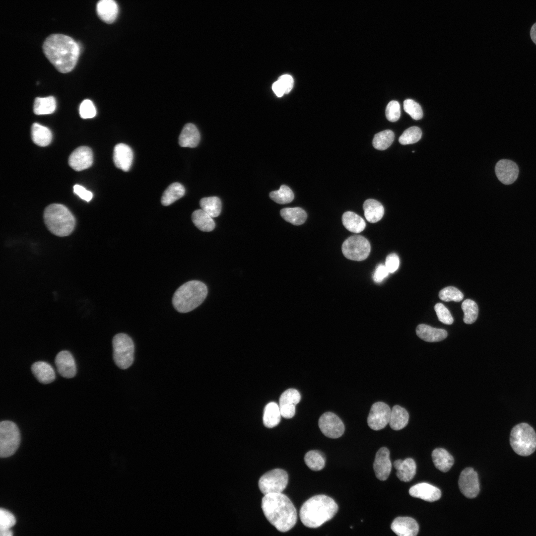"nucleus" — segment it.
Instances as JSON below:
<instances>
[{
  "mask_svg": "<svg viewBox=\"0 0 536 536\" xmlns=\"http://www.w3.org/2000/svg\"><path fill=\"white\" fill-rule=\"evenodd\" d=\"M391 409L384 402H378L371 406L367 418L369 427L374 430L385 428L389 423Z\"/></svg>",
  "mask_w": 536,
  "mask_h": 536,
  "instance_id": "nucleus-12",
  "label": "nucleus"
},
{
  "mask_svg": "<svg viewBox=\"0 0 536 536\" xmlns=\"http://www.w3.org/2000/svg\"><path fill=\"white\" fill-rule=\"evenodd\" d=\"M391 528L399 536H415L419 531L416 521L408 517H399L393 521Z\"/></svg>",
  "mask_w": 536,
  "mask_h": 536,
  "instance_id": "nucleus-19",
  "label": "nucleus"
},
{
  "mask_svg": "<svg viewBox=\"0 0 536 536\" xmlns=\"http://www.w3.org/2000/svg\"><path fill=\"white\" fill-rule=\"evenodd\" d=\"M270 198L279 204H286L291 202L294 198L292 191L288 186L282 185L278 190L269 193Z\"/></svg>",
  "mask_w": 536,
  "mask_h": 536,
  "instance_id": "nucleus-40",
  "label": "nucleus"
},
{
  "mask_svg": "<svg viewBox=\"0 0 536 536\" xmlns=\"http://www.w3.org/2000/svg\"><path fill=\"white\" fill-rule=\"evenodd\" d=\"M206 285L199 280H191L180 286L172 298L174 308L179 312H189L205 300L207 295Z\"/></svg>",
  "mask_w": 536,
  "mask_h": 536,
  "instance_id": "nucleus-4",
  "label": "nucleus"
},
{
  "mask_svg": "<svg viewBox=\"0 0 536 536\" xmlns=\"http://www.w3.org/2000/svg\"><path fill=\"white\" fill-rule=\"evenodd\" d=\"M434 309L439 321L446 325L453 324V318L449 310L443 304L437 303Z\"/></svg>",
  "mask_w": 536,
  "mask_h": 536,
  "instance_id": "nucleus-46",
  "label": "nucleus"
},
{
  "mask_svg": "<svg viewBox=\"0 0 536 536\" xmlns=\"http://www.w3.org/2000/svg\"><path fill=\"white\" fill-rule=\"evenodd\" d=\"M12 531L10 530L0 532V536H12Z\"/></svg>",
  "mask_w": 536,
  "mask_h": 536,
  "instance_id": "nucleus-55",
  "label": "nucleus"
},
{
  "mask_svg": "<svg viewBox=\"0 0 536 536\" xmlns=\"http://www.w3.org/2000/svg\"><path fill=\"white\" fill-rule=\"evenodd\" d=\"M281 416L279 405L274 402H270L266 405L264 409V424L268 428H273L279 424Z\"/></svg>",
  "mask_w": 536,
  "mask_h": 536,
  "instance_id": "nucleus-33",
  "label": "nucleus"
},
{
  "mask_svg": "<svg viewBox=\"0 0 536 536\" xmlns=\"http://www.w3.org/2000/svg\"><path fill=\"white\" fill-rule=\"evenodd\" d=\"M409 494L412 497L430 502L439 500L441 496L438 488L426 482L417 483L410 487Z\"/></svg>",
  "mask_w": 536,
  "mask_h": 536,
  "instance_id": "nucleus-20",
  "label": "nucleus"
},
{
  "mask_svg": "<svg viewBox=\"0 0 536 536\" xmlns=\"http://www.w3.org/2000/svg\"><path fill=\"white\" fill-rule=\"evenodd\" d=\"M31 371L37 380L42 384H49L55 379L53 368L45 361L34 363L31 366Z\"/></svg>",
  "mask_w": 536,
  "mask_h": 536,
  "instance_id": "nucleus-25",
  "label": "nucleus"
},
{
  "mask_svg": "<svg viewBox=\"0 0 536 536\" xmlns=\"http://www.w3.org/2000/svg\"><path fill=\"white\" fill-rule=\"evenodd\" d=\"M200 134L194 124H186L182 130L179 137V143L182 147L194 148L200 140Z\"/></svg>",
  "mask_w": 536,
  "mask_h": 536,
  "instance_id": "nucleus-26",
  "label": "nucleus"
},
{
  "mask_svg": "<svg viewBox=\"0 0 536 536\" xmlns=\"http://www.w3.org/2000/svg\"><path fill=\"white\" fill-rule=\"evenodd\" d=\"M510 443L517 454L522 456H529L536 449L535 431L526 423L518 424L511 430Z\"/></svg>",
  "mask_w": 536,
  "mask_h": 536,
  "instance_id": "nucleus-6",
  "label": "nucleus"
},
{
  "mask_svg": "<svg viewBox=\"0 0 536 536\" xmlns=\"http://www.w3.org/2000/svg\"><path fill=\"white\" fill-rule=\"evenodd\" d=\"M495 170L498 180L505 185L512 184L518 176V167L510 160L502 159L499 161L496 165Z\"/></svg>",
  "mask_w": 536,
  "mask_h": 536,
  "instance_id": "nucleus-17",
  "label": "nucleus"
},
{
  "mask_svg": "<svg viewBox=\"0 0 536 536\" xmlns=\"http://www.w3.org/2000/svg\"><path fill=\"white\" fill-rule=\"evenodd\" d=\"M417 335L421 339L427 342H438L441 341L447 336L446 330L433 328L425 324H420L416 328Z\"/></svg>",
  "mask_w": 536,
  "mask_h": 536,
  "instance_id": "nucleus-24",
  "label": "nucleus"
},
{
  "mask_svg": "<svg viewBox=\"0 0 536 536\" xmlns=\"http://www.w3.org/2000/svg\"><path fill=\"white\" fill-rule=\"evenodd\" d=\"M280 215L285 220L294 225L303 224L307 217L305 211L298 207L282 208L280 210Z\"/></svg>",
  "mask_w": 536,
  "mask_h": 536,
  "instance_id": "nucleus-34",
  "label": "nucleus"
},
{
  "mask_svg": "<svg viewBox=\"0 0 536 536\" xmlns=\"http://www.w3.org/2000/svg\"><path fill=\"white\" fill-rule=\"evenodd\" d=\"M408 419L409 414L405 408L396 405L391 409L389 423L393 430H399L405 427Z\"/></svg>",
  "mask_w": 536,
  "mask_h": 536,
  "instance_id": "nucleus-29",
  "label": "nucleus"
},
{
  "mask_svg": "<svg viewBox=\"0 0 536 536\" xmlns=\"http://www.w3.org/2000/svg\"><path fill=\"white\" fill-rule=\"evenodd\" d=\"M43 216L47 227L56 236H67L74 229V216L63 204L53 203L49 205L45 209Z\"/></svg>",
  "mask_w": 536,
  "mask_h": 536,
  "instance_id": "nucleus-5",
  "label": "nucleus"
},
{
  "mask_svg": "<svg viewBox=\"0 0 536 536\" xmlns=\"http://www.w3.org/2000/svg\"><path fill=\"white\" fill-rule=\"evenodd\" d=\"M395 138L394 133L389 130L376 134L373 139V147L379 150L387 149L392 144Z\"/></svg>",
  "mask_w": 536,
  "mask_h": 536,
  "instance_id": "nucleus-39",
  "label": "nucleus"
},
{
  "mask_svg": "<svg viewBox=\"0 0 536 536\" xmlns=\"http://www.w3.org/2000/svg\"><path fill=\"white\" fill-rule=\"evenodd\" d=\"M79 114L82 119H90L95 116L96 110L93 102L89 100H83L79 106Z\"/></svg>",
  "mask_w": 536,
  "mask_h": 536,
  "instance_id": "nucleus-47",
  "label": "nucleus"
},
{
  "mask_svg": "<svg viewBox=\"0 0 536 536\" xmlns=\"http://www.w3.org/2000/svg\"><path fill=\"white\" fill-rule=\"evenodd\" d=\"M386 116L388 120L392 122L398 121L401 116V108L399 103L397 101H391L387 105L386 109Z\"/></svg>",
  "mask_w": 536,
  "mask_h": 536,
  "instance_id": "nucleus-48",
  "label": "nucleus"
},
{
  "mask_svg": "<svg viewBox=\"0 0 536 536\" xmlns=\"http://www.w3.org/2000/svg\"><path fill=\"white\" fill-rule=\"evenodd\" d=\"M56 108V102L53 96L37 97L35 98L33 111L36 115H47L53 113Z\"/></svg>",
  "mask_w": 536,
  "mask_h": 536,
  "instance_id": "nucleus-36",
  "label": "nucleus"
},
{
  "mask_svg": "<svg viewBox=\"0 0 536 536\" xmlns=\"http://www.w3.org/2000/svg\"><path fill=\"white\" fill-rule=\"evenodd\" d=\"M439 297L446 302H460L463 299L464 294L455 287L447 286L440 291Z\"/></svg>",
  "mask_w": 536,
  "mask_h": 536,
  "instance_id": "nucleus-43",
  "label": "nucleus"
},
{
  "mask_svg": "<svg viewBox=\"0 0 536 536\" xmlns=\"http://www.w3.org/2000/svg\"><path fill=\"white\" fill-rule=\"evenodd\" d=\"M262 508L267 519L280 532L289 531L296 523V510L289 498L282 493L264 495Z\"/></svg>",
  "mask_w": 536,
  "mask_h": 536,
  "instance_id": "nucleus-2",
  "label": "nucleus"
},
{
  "mask_svg": "<svg viewBox=\"0 0 536 536\" xmlns=\"http://www.w3.org/2000/svg\"><path fill=\"white\" fill-rule=\"evenodd\" d=\"M97 13L99 17L107 23H112L116 19L119 7L114 0H100L96 5Z\"/></svg>",
  "mask_w": 536,
  "mask_h": 536,
  "instance_id": "nucleus-22",
  "label": "nucleus"
},
{
  "mask_svg": "<svg viewBox=\"0 0 536 536\" xmlns=\"http://www.w3.org/2000/svg\"><path fill=\"white\" fill-rule=\"evenodd\" d=\"M432 458L435 467L444 472L448 471L454 463L453 456L443 448L434 449L432 453Z\"/></svg>",
  "mask_w": 536,
  "mask_h": 536,
  "instance_id": "nucleus-28",
  "label": "nucleus"
},
{
  "mask_svg": "<svg viewBox=\"0 0 536 536\" xmlns=\"http://www.w3.org/2000/svg\"><path fill=\"white\" fill-rule=\"evenodd\" d=\"M20 442V432L17 425L9 420L0 423V456L9 457L14 454Z\"/></svg>",
  "mask_w": 536,
  "mask_h": 536,
  "instance_id": "nucleus-8",
  "label": "nucleus"
},
{
  "mask_svg": "<svg viewBox=\"0 0 536 536\" xmlns=\"http://www.w3.org/2000/svg\"><path fill=\"white\" fill-rule=\"evenodd\" d=\"M422 136V132L417 127H411L405 130L399 139V142L402 145L413 144L420 140Z\"/></svg>",
  "mask_w": 536,
  "mask_h": 536,
  "instance_id": "nucleus-42",
  "label": "nucleus"
},
{
  "mask_svg": "<svg viewBox=\"0 0 536 536\" xmlns=\"http://www.w3.org/2000/svg\"><path fill=\"white\" fill-rule=\"evenodd\" d=\"M364 216L366 220L370 223H376L383 217L384 214V208L378 201L374 199L366 200L363 205Z\"/></svg>",
  "mask_w": 536,
  "mask_h": 536,
  "instance_id": "nucleus-27",
  "label": "nucleus"
},
{
  "mask_svg": "<svg viewBox=\"0 0 536 536\" xmlns=\"http://www.w3.org/2000/svg\"><path fill=\"white\" fill-rule=\"evenodd\" d=\"M399 265L400 259L397 254L393 253L387 257L385 265L389 273H393L396 271Z\"/></svg>",
  "mask_w": 536,
  "mask_h": 536,
  "instance_id": "nucleus-49",
  "label": "nucleus"
},
{
  "mask_svg": "<svg viewBox=\"0 0 536 536\" xmlns=\"http://www.w3.org/2000/svg\"><path fill=\"white\" fill-rule=\"evenodd\" d=\"M459 487L462 494L468 498H473L480 490L477 473L471 468L465 469L461 473Z\"/></svg>",
  "mask_w": 536,
  "mask_h": 536,
  "instance_id": "nucleus-13",
  "label": "nucleus"
},
{
  "mask_svg": "<svg viewBox=\"0 0 536 536\" xmlns=\"http://www.w3.org/2000/svg\"><path fill=\"white\" fill-rule=\"evenodd\" d=\"M318 425L323 434L330 438H339L344 431L343 422L335 414L331 412H326L321 416Z\"/></svg>",
  "mask_w": 536,
  "mask_h": 536,
  "instance_id": "nucleus-11",
  "label": "nucleus"
},
{
  "mask_svg": "<svg viewBox=\"0 0 536 536\" xmlns=\"http://www.w3.org/2000/svg\"><path fill=\"white\" fill-rule=\"evenodd\" d=\"M342 221L346 229L355 233L361 232L366 227L364 220L352 211L345 212L342 216Z\"/></svg>",
  "mask_w": 536,
  "mask_h": 536,
  "instance_id": "nucleus-31",
  "label": "nucleus"
},
{
  "mask_svg": "<svg viewBox=\"0 0 536 536\" xmlns=\"http://www.w3.org/2000/svg\"><path fill=\"white\" fill-rule=\"evenodd\" d=\"M304 461L308 467L312 470L319 471L325 466V458L318 450H311L305 455Z\"/></svg>",
  "mask_w": 536,
  "mask_h": 536,
  "instance_id": "nucleus-38",
  "label": "nucleus"
},
{
  "mask_svg": "<svg viewBox=\"0 0 536 536\" xmlns=\"http://www.w3.org/2000/svg\"><path fill=\"white\" fill-rule=\"evenodd\" d=\"M43 50L51 63L64 73L74 68L80 54L79 46L74 40L61 34L48 36L44 42Z\"/></svg>",
  "mask_w": 536,
  "mask_h": 536,
  "instance_id": "nucleus-1",
  "label": "nucleus"
},
{
  "mask_svg": "<svg viewBox=\"0 0 536 536\" xmlns=\"http://www.w3.org/2000/svg\"><path fill=\"white\" fill-rule=\"evenodd\" d=\"M342 252L348 259L361 261L369 256L371 246L368 240L361 235H354L347 238L342 245Z\"/></svg>",
  "mask_w": 536,
  "mask_h": 536,
  "instance_id": "nucleus-10",
  "label": "nucleus"
},
{
  "mask_svg": "<svg viewBox=\"0 0 536 536\" xmlns=\"http://www.w3.org/2000/svg\"><path fill=\"white\" fill-rule=\"evenodd\" d=\"M279 80L283 86L285 94L289 93L293 86L294 80L293 77L289 74H283L280 76Z\"/></svg>",
  "mask_w": 536,
  "mask_h": 536,
  "instance_id": "nucleus-52",
  "label": "nucleus"
},
{
  "mask_svg": "<svg viewBox=\"0 0 536 536\" xmlns=\"http://www.w3.org/2000/svg\"><path fill=\"white\" fill-rule=\"evenodd\" d=\"M93 160L91 149L86 146H81L76 148L68 158V164L76 171H80L89 168Z\"/></svg>",
  "mask_w": 536,
  "mask_h": 536,
  "instance_id": "nucleus-14",
  "label": "nucleus"
},
{
  "mask_svg": "<svg viewBox=\"0 0 536 536\" xmlns=\"http://www.w3.org/2000/svg\"><path fill=\"white\" fill-rule=\"evenodd\" d=\"M394 466L397 470V476L401 481H409L416 473V463L411 458H406L404 460H397L394 462Z\"/></svg>",
  "mask_w": 536,
  "mask_h": 536,
  "instance_id": "nucleus-23",
  "label": "nucleus"
},
{
  "mask_svg": "<svg viewBox=\"0 0 536 536\" xmlns=\"http://www.w3.org/2000/svg\"><path fill=\"white\" fill-rule=\"evenodd\" d=\"M403 109L413 119L420 120L423 117V111L420 105L412 99H407L404 101Z\"/></svg>",
  "mask_w": 536,
  "mask_h": 536,
  "instance_id": "nucleus-44",
  "label": "nucleus"
},
{
  "mask_svg": "<svg viewBox=\"0 0 536 536\" xmlns=\"http://www.w3.org/2000/svg\"><path fill=\"white\" fill-rule=\"evenodd\" d=\"M134 154L131 148L124 143L114 147L113 161L116 167L124 171H128L132 164Z\"/></svg>",
  "mask_w": 536,
  "mask_h": 536,
  "instance_id": "nucleus-21",
  "label": "nucleus"
},
{
  "mask_svg": "<svg viewBox=\"0 0 536 536\" xmlns=\"http://www.w3.org/2000/svg\"><path fill=\"white\" fill-rule=\"evenodd\" d=\"M337 511L338 506L333 499L325 495H318L303 503L299 516L304 526L317 528L332 519Z\"/></svg>",
  "mask_w": 536,
  "mask_h": 536,
  "instance_id": "nucleus-3",
  "label": "nucleus"
},
{
  "mask_svg": "<svg viewBox=\"0 0 536 536\" xmlns=\"http://www.w3.org/2000/svg\"><path fill=\"white\" fill-rule=\"evenodd\" d=\"M192 219L195 225L202 231L210 232L215 228V224L212 217L202 209L194 211Z\"/></svg>",
  "mask_w": 536,
  "mask_h": 536,
  "instance_id": "nucleus-32",
  "label": "nucleus"
},
{
  "mask_svg": "<svg viewBox=\"0 0 536 536\" xmlns=\"http://www.w3.org/2000/svg\"><path fill=\"white\" fill-rule=\"evenodd\" d=\"M73 192L81 199L86 201H89L93 197L91 192L87 190L84 187L79 185H75L73 186Z\"/></svg>",
  "mask_w": 536,
  "mask_h": 536,
  "instance_id": "nucleus-51",
  "label": "nucleus"
},
{
  "mask_svg": "<svg viewBox=\"0 0 536 536\" xmlns=\"http://www.w3.org/2000/svg\"><path fill=\"white\" fill-rule=\"evenodd\" d=\"M288 481L287 472L281 469H276L263 474L259 480V487L264 495L281 493L286 488Z\"/></svg>",
  "mask_w": 536,
  "mask_h": 536,
  "instance_id": "nucleus-9",
  "label": "nucleus"
},
{
  "mask_svg": "<svg viewBox=\"0 0 536 536\" xmlns=\"http://www.w3.org/2000/svg\"><path fill=\"white\" fill-rule=\"evenodd\" d=\"M462 309L464 314V323L467 324L473 323L477 319L478 313L476 303L472 300L466 299L462 304Z\"/></svg>",
  "mask_w": 536,
  "mask_h": 536,
  "instance_id": "nucleus-41",
  "label": "nucleus"
},
{
  "mask_svg": "<svg viewBox=\"0 0 536 536\" xmlns=\"http://www.w3.org/2000/svg\"><path fill=\"white\" fill-rule=\"evenodd\" d=\"M389 273L385 265L380 264L377 267L374 272L373 280L376 282H380L388 275Z\"/></svg>",
  "mask_w": 536,
  "mask_h": 536,
  "instance_id": "nucleus-50",
  "label": "nucleus"
},
{
  "mask_svg": "<svg viewBox=\"0 0 536 536\" xmlns=\"http://www.w3.org/2000/svg\"><path fill=\"white\" fill-rule=\"evenodd\" d=\"M530 36L532 41L536 44V23L532 26L531 29Z\"/></svg>",
  "mask_w": 536,
  "mask_h": 536,
  "instance_id": "nucleus-54",
  "label": "nucleus"
},
{
  "mask_svg": "<svg viewBox=\"0 0 536 536\" xmlns=\"http://www.w3.org/2000/svg\"><path fill=\"white\" fill-rule=\"evenodd\" d=\"M31 137L33 142L40 146H46L51 142L52 134L46 127L35 123L31 127Z\"/></svg>",
  "mask_w": 536,
  "mask_h": 536,
  "instance_id": "nucleus-30",
  "label": "nucleus"
},
{
  "mask_svg": "<svg viewBox=\"0 0 536 536\" xmlns=\"http://www.w3.org/2000/svg\"><path fill=\"white\" fill-rule=\"evenodd\" d=\"M185 193L184 186L179 183L171 184L164 192L161 198V203L167 206L182 198Z\"/></svg>",
  "mask_w": 536,
  "mask_h": 536,
  "instance_id": "nucleus-35",
  "label": "nucleus"
},
{
  "mask_svg": "<svg viewBox=\"0 0 536 536\" xmlns=\"http://www.w3.org/2000/svg\"><path fill=\"white\" fill-rule=\"evenodd\" d=\"M272 89L276 95L278 97H282L284 94H285L284 88L279 80H277L273 83Z\"/></svg>",
  "mask_w": 536,
  "mask_h": 536,
  "instance_id": "nucleus-53",
  "label": "nucleus"
},
{
  "mask_svg": "<svg viewBox=\"0 0 536 536\" xmlns=\"http://www.w3.org/2000/svg\"><path fill=\"white\" fill-rule=\"evenodd\" d=\"M373 469L376 477L380 480H386L389 477L392 463L390 459V451L386 447L381 448L376 453Z\"/></svg>",
  "mask_w": 536,
  "mask_h": 536,
  "instance_id": "nucleus-16",
  "label": "nucleus"
},
{
  "mask_svg": "<svg viewBox=\"0 0 536 536\" xmlns=\"http://www.w3.org/2000/svg\"><path fill=\"white\" fill-rule=\"evenodd\" d=\"M200 205L212 218L219 216L221 211V201L217 197L203 198L200 200Z\"/></svg>",
  "mask_w": 536,
  "mask_h": 536,
  "instance_id": "nucleus-37",
  "label": "nucleus"
},
{
  "mask_svg": "<svg viewBox=\"0 0 536 536\" xmlns=\"http://www.w3.org/2000/svg\"><path fill=\"white\" fill-rule=\"evenodd\" d=\"M112 344L115 364L121 369L128 368L134 360V345L132 339L126 334H118L114 336Z\"/></svg>",
  "mask_w": 536,
  "mask_h": 536,
  "instance_id": "nucleus-7",
  "label": "nucleus"
},
{
  "mask_svg": "<svg viewBox=\"0 0 536 536\" xmlns=\"http://www.w3.org/2000/svg\"><path fill=\"white\" fill-rule=\"evenodd\" d=\"M58 373L63 377H73L76 372V364L72 355L70 352L63 350L59 352L55 360Z\"/></svg>",
  "mask_w": 536,
  "mask_h": 536,
  "instance_id": "nucleus-18",
  "label": "nucleus"
},
{
  "mask_svg": "<svg viewBox=\"0 0 536 536\" xmlns=\"http://www.w3.org/2000/svg\"><path fill=\"white\" fill-rule=\"evenodd\" d=\"M16 523L14 515L9 511L0 509V532L10 530Z\"/></svg>",
  "mask_w": 536,
  "mask_h": 536,
  "instance_id": "nucleus-45",
  "label": "nucleus"
},
{
  "mask_svg": "<svg viewBox=\"0 0 536 536\" xmlns=\"http://www.w3.org/2000/svg\"><path fill=\"white\" fill-rule=\"evenodd\" d=\"M301 399L299 392L294 389H289L284 391L279 398V407L282 417L291 418L295 412V405Z\"/></svg>",
  "mask_w": 536,
  "mask_h": 536,
  "instance_id": "nucleus-15",
  "label": "nucleus"
}]
</instances>
